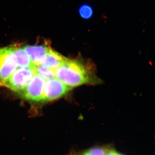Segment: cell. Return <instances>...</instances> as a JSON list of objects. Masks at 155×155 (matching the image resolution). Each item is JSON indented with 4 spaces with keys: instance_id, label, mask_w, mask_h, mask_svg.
<instances>
[{
    "instance_id": "cell-1",
    "label": "cell",
    "mask_w": 155,
    "mask_h": 155,
    "mask_svg": "<svg viewBox=\"0 0 155 155\" xmlns=\"http://www.w3.org/2000/svg\"><path fill=\"white\" fill-rule=\"evenodd\" d=\"M54 72L56 78L71 88L97 80L83 62L76 60L66 59Z\"/></svg>"
},
{
    "instance_id": "cell-2",
    "label": "cell",
    "mask_w": 155,
    "mask_h": 155,
    "mask_svg": "<svg viewBox=\"0 0 155 155\" xmlns=\"http://www.w3.org/2000/svg\"><path fill=\"white\" fill-rule=\"evenodd\" d=\"M35 64L26 68H17L2 86L20 92L25 89L31 78L36 74Z\"/></svg>"
},
{
    "instance_id": "cell-3",
    "label": "cell",
    "mask_w": 155,
    "mask_h": 155,
    "mask_svg": "<svg viewBox=\"0 0 155 155\" xmlns=\"http://www.w3.org/2000/svg\"><path fill=\"white\" fill-rule=\"evenodd\" d=\"M17 68L12 45L0 48V86H2Z\"/></svg>"
},
{
    "instance_id": "cell-4",
    "label": "cell",
    "mask_w": 155,
    "mask_h": 155,
    "mask_svg": "<svg viewBox=\"0 0 155 155\" xmlns=\"http://www.w3.org/2000/svg\"><path fill=\"white\" fill-rule=\"evenodd\" d=\"M72 89L56 78L46 81L42 101H50L58 99L64 96Z\"/></svg>"
},
{
    "instance_id": "cell-5",
    "label": "cell",
    "mask_w": 155,
    "mask_h": 155,
    "mask_svg": "<svg viewBox=\"0 0 155 155\" xmlns=\"http://www.w3.org/2000/svg\"><path fill=\"white\" fill-rule=\"evenodd\" d=\"M45 81L42 77L36 73L25 89L21 92L22 96L25 99L37 102L41 101Z\"/></svg>"
},
{
    "instance_id": "cell-6",
    "label": "cell",
    "mask_w": 155,
    "mask_h": 155,
    "mask_svg": "<svg viewBox=\"0 0 155 155\" xmlns=\"http://www.w3.org/2000/svg\"><path fill=\"white\" fill-rule=\"evenodd\" d=\"M66 59L67 58L51 48L42 57L38 64L55 71Z\"/></svg>"
},
{
    "instance_id": "cell-7",
    "label": "cell",
    "mask_w": 155,
    "mask_h": 155,
    "mask_svg": "<svg viewBox=\"0 0 155 155\" xmlns=\"http://www.w3.org/2000/svg\"><path fill=\"white\" fill-rule=\"evenodd\" d=\"M23 48L28 54L32 63L35 65H38L42 57L51 49L48 45H26Z\"/></svg>"
},
{
    "instance_id": "cell-8",
    "label": "cell",
    "mask_w": 155,
    "mask_h": 155,
    "mask_svg": "<svg viewBox=\"0 0 155 155\" xmlns=\"http://www.w3.org/2000/svg\"><path fill=\"white\" fill-rule=\"evenodd\" d=\"M12 47L18 68H26L33 66L34 64L23 47L17 45H13Z\"/></svg>"
},
{
    "instance_id": "cell-9",
    "label": "cell",
    "mask_w": 155,
    "mask_h": 155,
    "mask_svg": "<svg viewBox=\"0 0 155 155\" xmlns=\"http://www.w3.org/2000/svg\"><path fill=\"white\" fill-rule=\"evenodd\" d=\"M35 71L37 74L41 76L45 81L55 78L54 70L49 69L39 64L35 66Z\"/></svg>"
},
{
    "instance_id": "cell-10",
    "label": "cell",
    "mask_w": 155,
    "mask_h": 155,
    "mask_svg": "<svg viewBox=\"0 0 155 155\" xmlns=\"http://www.w3.org/2000/svg\"><path fill=\"white\" fill-rule=\"evenodd\" d=\"M106 149L95 147L84 152L80 155H105Z\"/></svg>"
},
{
    "instance_id": "cell-11",
    "label": "cell",
    "mask_w": 155,
    "mask_h": 155,
    "mask_svg": "<svg viewBox=\"0 0 155 155\" xmlns=\"http://www.w3.org/2000/svg\"><path fill=\"white\" fill-rule=\"evenodd\" d=\"M81 16L85 19H88L91 17L93 14L92 10L91 7L87 5L82 6L79 10Z\"/></svg>"
},
{
    "instance_id": "cell-12",
    "label": "cell",
    "mask_w": 155,
    "mask_h": 155,
    "mask_svg": "<svg viewBox=\"0 0 155 155\" xmlns=\"http://www.w3.org/2000/svg\"><path fill=\"white\" fill-rule=\"evenodd\" d=\"M105 155H120V153L114 149L109 148L106 150Z\"/></svg>"
},
{
    "instance_id": "cell-13",
    "label": "cell",
    "mask_w": 155,
    "mask_h": 155,
    "mask_svg": "<svg viewBox=\"0 0 155 155\" xmlns=\"http://www.w3.org/2000/svg\"><path fill=\"white\" fill-rule=\"evenodd\" d=\"M120 155H122V154H120Z\"/></svg>"
}]
</instances>
